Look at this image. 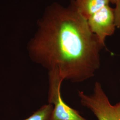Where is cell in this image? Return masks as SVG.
Wrapping results in <instances>:
<instances>
[{
  "mask_svg": "<svg viewBox=\"0 0 120 120\" xmlns=\"http://www.w3.org/2000/svg\"><path fill=\"white\" fill-rule=\"evenodd\" d=\"M27 45L31 60L48 71H58L64 80L81 83L94 77L105 47L90 30L74 0L48 6Z\"/></svg>",
  "mask_w": 120,
  "mask_h": 120,
  "instance_id": "1",
  "label": "cell"
},
{
  "mask_svg": "<svg viewBox=\"0 0 120 120\" xmlns=\"http://www.w3.org/2000/svg\"><path fill=\"white\" fill-rule=\"evenodd\" d=\"M78 95L82 105L90 110L98 120H120V101L111 104L100 82H95L91 94L78 91Z\"/></svg>",
  "mask_w": 120,
  "mask_h": 120,
  "instance_id": "2",
  "label": "cell"
},
{
  "mask_svg": "<svg viewBox=\"0 0 120 120\" xmlns=\"http://www.w3.org/2000/svg\"><path fill=\"white\" fill-rule=\"evenodd\" d=\"M48 103L53 105L51 120H86L77 110L64 102L60 92L64 80L57 70L48 72Z\"/></svg>",
  "mask_w": 120,
  "mask_h": 120,
  "instance_id": "3",
  "label": "cell"
},
{
  "mask_svg": "<svg viewBox=\"0 0 120 120\" xmlns=\"http://www.w3.org/2000/svg\"><path fill=\"white\" fill-rule=\"evenodd\" d=\"M87 22L90 30L105 47L107 37L113 34L116 30L114 9L107 5L90 16Z\"/></svg>",
  "mask_w": 120,
  "mask_h": 120,
  "instance_id": "4",
  "label": "cell"
},
{
  "mask_svg": "<svg viewBox=\"0 0 120 120\" xmlns=\"http://www.w3.org/2000/svg\"><path fill=\"white\" fill-rule=\"evenodd\" d=\"M74 2L79 12L88 20L95 13L109 5L110 0H74Z\"/></svg>",
  "mask_w": 120,
  "mask_h": 120,
  "instance_id": "5",
  "label": "cell"
},
{
  "mask_svg": "<svg viewBox=\"0 0 120 120\" xmlns=\"http://www.w3.org/2000/svg\"><path fill=\"white\" fill-rule=\"evenodd\" d=\"M53 105L48 103L43 105L30 117L24 120H51Z\"/></svg>",
  "mask_w": 120,
  "mask_h": 120,
  "instance_id": "6",
  "label": "cell"
},
{
  "mask_svg": "<svg viewBox=\"0 0 120 120\" xmlns=\"http://www.w3.org/2000/svg\"><path fill=\"white\" fill-rule=\"evenodd\" d=\"M115 5L116 7L114 9L115 22L116 27L120 30V0L116 3Z\"/></svg>",
  "mask_w": 120,
  "mask_h": 120,
  "instance_id": "7",
  "label": "cell"
},
{
  "mask_svg": "<svg viewBox=\"0 0 120 120\" xmlns=\"http://www.w3.org/2000/svg\"><path fill=\"white\" fill-rule=\"evenodd\" d=\"M119 0H110V2H111L112 4H115Z\"/></svg>",
  "mask_w": 120,
  "mask_h": 120,
  "instance_id": "8",
  "label": "cell"
}]
</instances>
